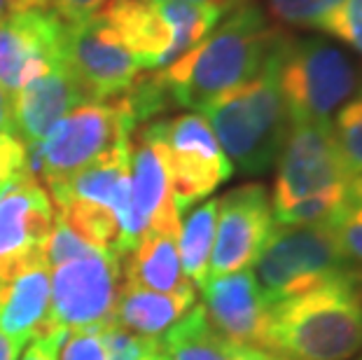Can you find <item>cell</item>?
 <instances>
[{
	"instance_id": "obj_39",
	"label": "cell",
	"mask_w": 362,
	"mask_h": 360,
	"mask_svg": "<svg viewBox=\"0 0 362 360\" xmlns=\"http://www.w3.org/2000/svg\"><path fill=\"white\" fill-rule=\"evenodd\" d=\"M143 360H166L164 356H161L159 347H157V339H152V342H150V347H148V351H145Z\"/></svg>"
},
{
	"instance_id": "obj_10",
	"label": "cell",
	"mask_w": 362,
	"mask_h": 360,
	"mask_svg": "<svg viewBox=\"0 0 362 360\" xmlns=\"http://www.w3.org/2000/svg\"><path fill=\"white\" fill-rule=\"evenodd\" d=\"M54 225L52 199L33 173L21 171L0 187V283L47 265Z\"/></svg>"
},
{
	"instance_id": "obj_18",
	"label": "cell",
	"mask_w": 362,
	"mask_h": 360,
	"mask_svg": "<svg viewBox=\"0 0 362 360\" xmlns=\"http://www.w3.org/2000/svg\"><path fill=\"white\" fill-rule=\"evenodd\" d=\"M80 103L87 98L64 61L12 94L14 132L26 145L40 143Z\"/></svg>"
},
{
	"instance_id": "obj_41",
	"label": "cell",
	"mask_w": 362,
	"mask_h": 360,
	"mask_svg": "<svg viewBox=\"0 0 362 360\" xmlns=\"http://www.w3.org/2000/svg\"><path fill=\"white\" fill-rule=\"evenodd\" d=\"M358 360H362V358H358Z\"/></svg>"
},
{
	"instance_id": "obj_3",
	"label": "cell",
	"mask_w": 362,
	"mask_h": 360,
	"mask_svg": "<svg viewBox=\"0 0 362 360\" xmlns=\"http://www.w3.org/2000/svg\"><path fill=\"white\" fill-rule=\"evenodd\" d=\"M288 33L250 82L218 96L202 110L227 159L245 175L267 173L276 164L290 132V117L279 87V64Z\"/></svg>"
},
{
	"instance_id": "obj_17",
	"label": "cell",
	"mask_w": 362,
	"mask_h": 360,
	"mask_svg": "<svg viewBox=\"0 0 362 360\" xmlns=\"http://www.w3.org/2000/svg\"><path fill=\"white\" fill-rule=\"evenodd\" d=\"M180 218L178 209L166 211L148 227L141 241L122 255V286L157 293H175L192 286L182 274L178 255Z\"/></svg>"
},
{
	"instance_id": "obj_11",
	"label": "cell",
	"mask_w": 362,
	"mask_h": 360,
	"mask_svg": "<svg viewBox=\"0 0 362 360\" xmlns=\"http://www.w3.org/2000/svg\"><path fill=\"white\" fill-rule=\"evenodd\" d=\"M274 229V209L264 185L248 182L218 199V222L208 279L250 269Z\"/></svg>"
},
{
	"instance_id": "obj_30",
	"label": "cell",
	"mask_w": 362,
	"mask_h": 360,
	"mask_svg": "<svg viewBox=\"0 0 362 360\" xmlns=\"http://www.w3.org/2000/svg\"><path fill=\"white\" fill-rule=\"evenodd\" d=\"M64 354L59 360H107L101 330H73L64 339Z\"/></svg>"
},
{
	"instance_id": "obj_2",
	"label": "cell",
	"mask_w": 362,
	"mask_h": 360,
	"mask_svg": "<svg viewBox=\"0 0 362 360\" xmlns=\"http://www.w3.org/2000/svg\"><path fill=\"white\" fill-rule=\"evenodd\" d=\"M262 349L288 360L356 358L362 351L358 281H329L272 302Z\"/></svg>"
},
{
	"instance_id": "obj_8",
	"label": "cell",
	"mask_w": 362,
	"mask_h": 360,
	"mask_svg": "<svg viewBox=\"0 0 362 360\" xmlns=\"http://www.w3.org/2000/svg\"><path fill=\"white\" fill-rule=\"evenodd\" d=\"M119 290L122 257L117 252L91 250L68 260L54 267L49 277L47 325L64 327L68 332L101 330L115 320Z\"/></svg>"
},
{
	"instance_id": "obj_9",
	"label": "cell",
	"mask_w": 362,
	"mask_h": 360,
	"mask_svg": "<svg viewBox=\"0 0 362 360\" xmlns=\"http://www.w3.org/2000/svg\"><path fill=\"white\" fill-rule=\"evenodd\" d=\"M272 209L274 218L306 197L341 187L351 180L332 132V122L290 124L279 152Z\"/></svg>"
},
{
	"instance_id": "obj_20",
	"label": "cell",
	"mask_w": 362,
	"mask_h": 360,
	"mask_svg": "<svg viewBox=\"0 0 362 360\" xmlns=\"http://www.w3.org/2000/svg\"><path fill=\"white\" fill-rule=\"evenodd\" d=\"M49 318V265L17 274L0 288V332L26 344Z\"/></svg>"
},
{
	"instance_id": "obj_13",
	"label": "cell",
	"mask_w": 362,
	"mask_h": 360,
	"mask_svg": "<svg viewBox=\"0 0 362 360\" xmlns=\"http://www.w3.org/2000/svg\"><path fill=\"white\" fill-rule=\"evenodd\" d=\"M64 61L87 101H110L127 94L143 71L98 17L68 24Z\"/></svg>"
},
{
	"instance_id": "obj_34",
	"label": "cell",
	"mask_w": 362,
	"mask_h": 360,
	"mask_svg": "<svg viewBox=\"0 0 362 360\" xmlns=\"http://www.w3.org/2000/svg\"><path fill=\"white\" fill-rule=\"evenodd\" d=\"M232 354H234V360H288V358L272 354V351H267V349L248 347V344H232Z\"/></svg>"
},
{
	"instance_id": "obj_24",
	"label": "cell",
	"mask_w": 362,
	"mask_h": 360,
	"mask_svg": "<svg viewBox=\"0 0 362 360\" xmlns=\"http://www.w3.org/2000/svg\"><path fill=\"white\" fill-rule=\"evenodd\" d=\"M349 269L362 281V173L353 175L337 213L327 220Z\"/></svg>"
},
{
	"instance_id": "obj_23",
	"label": "cell",
	"mask_w": 362,
	"mask_h": 360,
	"mask_svg": "<svg viewBox=\"0 0 362 360\" xmlns=\"http://www.w3.org/2000/svg\"><path fill=\"white\" fill-rule=\"evenodd\" d=\"M215 222H218V199L199 204L187 216L180 218L178 255L182 274L192 286L202 288L208 281L211 252L215 241Z\"/></svg>"
},
{
	"instance_id": "obj_7",
	"label": "cell",
	"mask_w": 362,
	"mask_h": 360,
	"mask_svg": "<svg viewBox=\"0 0 362 360\" xmlns=\"http://www.w3.org/2000/svg\"><path fill=\"white\" fill-rule=\"evenodd\" d=\"M164 152L171 194L180 216L232 178L234 166L222 152L211 124L199 112L145 122L138 127Z\"/></svg>"
},
{
	"instance_id": "obj_40",
	"label": "cell",
	"mask_w": 362,
	"mask_h": 360,
	"mask_svg": "<svg viewBox=\"0 0 362 360\" xmlns=\"http://www.w3.org/2000/svg\"><path fill=\"white\" fill-rule=\"evenodd\" d=\"M7 3H10V0H0V17L7 12Z\"/></svg>"
},
{
	"instance_id": "obj_27",
	"label": "cell",
	"mask_w": 362,
	"mask_h": 360,
	"mask_svg": "<svg viewBox=\"0 0 362 360\" xmlns=\"http://www.w3.org/2000/svg\"><path fill=\"white\" fill-rule=\"evenodd\" d=\"M339 0H264L267 12L283 26L315 28Z\"/></svg>"
},
{
	"instance_id": "obj_32",
	"label": "cell",
	"mask_w": 362,
	"mask_h": 360,
	"mask_svg": "<svg viewBox=\"0 0 362 360\" xmlns=\"http://www.w3.org/2000/svg\"><path fill=\"white\" fill-rule=\"evenodd\" d=\"M66 335L68 330H64V327L47 325L45 330H40L33 337L26 354L19 360H59V349H61V344H64Z\"/></svg>"
},
{
	"instance_id": "obj_16",
	"label": "cell",
	"mask_w": 362,
	"mask_h": 360,
	"mask_svg": "<svg viewBox=\"0 0 362 360\" xmlns=\"http://www.w3.org/2000/svg\"><path fill=\"white\" fill-rule=\"evenodd\" d=\"M96 17L143 71L173 64V30L159 0H107Z\"/></svg>"
},
{
	"instance_id": "obj_36",
	"label": "cell",
	"mask_w": 362,
	"mask_h": 360,
	"mask_svg": "<svg viewBox=\"0 0 362 360\" xmlns=\"http://www.w3.org/2000/svg\"><path fill=\"white\" fill-rule=\"evenodd\" d=\"M21 347H24L21 342L10 339L7 335L0 332V360H17Z\"/></svg>"
},
{
	"instance_id": "obj_1",
	"label": "cell",
	"mask_w": 362,
	"mask_h": 360,
	"mask_svg": "<svg viewBox=\"0 0 362 360\" xmlns=\"http://www.w3.org/2000/svg\"><path fill=\"white\" fill-rule=\"evenodd\" d=\"M281 37L283 30L269 24L264 10L248 0L194 50L157 73L173 105L202 112L218 96L255 78Z\"/></svg>"
},
{
	"instance_id": "obj_21",
	"label": "cell",
	"mask_w": 362,
	"mask_h": 360,
	"mask_svg": "<svg viewBox=\"0 0 362 360\" xmlns=\"http://www.w3.org/2000/svg\"><path fill=\"white\" fill-rule=\"evenodd\" d=\"M197 302L194 286L175 290V293H157V290L131 288L122 286L117 306H115V320L124 330L150 337L164 335L168 327H173Z\"/></svg>"
},
{
	"instance_id": "obj_33",
	"label": "cell",
	"mask_w": 362,
	"mask_h": 360,
	"mask_svg": "<svg viewBox=\"0 0 362 360\" xmlns=\"http://www.w3.org/2000/svg\"><path fill=\"white\" fill-rule=\"evenodd\" d=\"M105 3L107 0H52V10L66 24H82V21L96 17Z\"/></svg>"
},
{
	"instance_id": "obj_4",
	"label": "cell",
	"mask_w": 362,
	"mask_h": 360,
	"mask_svg": "<svg viewBox=\"0 0 362 360\" xmlns=\"http://www.w3.org/2000/svg\"><path fill=\"white\" fill-rule=\"evenodd\" d=\"M279 87L290 124L332 122L362 87L358 61L327 37H290L283 45Z\"/></svg>"
},
{
	"instance_id": "obj_5",
	"label": "cell",
	"mask_w": 362,
	"mask_h": 360,
	"mask_svg": "<svg viewBox=\"0 0 362 360\" xmlns=\"http://www.w3.org/2000/svg\"><path fill=\"white\" fill-rule=\"evenodd\" d=\"M136 129L127 96L110 101H87L73 108L40 143L26 145L28 173L52 190L105 155Z\"/></svg>"
},
{
	"instance_id": "obj_37",
	"label": "cell",
	"mask_w": 362,
	"mask_h": 360,
	"mask_svg": "<svg viewBox=\"0 0 362 360\" xmlns=\"http://www.w3.org/2000/svg\"><path fill=\"white\" fill-rule=\"evenodd\" d=\"M52 0H10L7 10L10 12H24V10H47Z\"/></svg>"
},
{
	"instance_id": "obj_35",
	"label": "cell",
	"mask_w": 362,
	"mask_h": 360,
	"mask_svg": "<svg viewBox=\"0 0 362 360\" xmlns=\"http://www.w3.org/2000/svg\"><path fill=\"white\" fill-rule=\"evenodd\" d=\"M0 134H17L12 117V94L0 84Z\"/></svg>"
},
{
	"instance_id": "obj_22",
	"label": "cell",
	"mask_w": 362,
	"mask_h": 360,
	"mask_svg": "<svg viewBox=\"0 0 362 360\" xmlns=\"http://www.w3.org/2000/svg\"><path fill=\"white\" fill-rule=\"evenodd\" d=\"M157 347L166 360H234L232 342L211 325L202 304H194L178 323L157 337Z\"/></svg>"
},
{
	"instance_id": "obj_29",
	"label": "cell",
	"mask_w": 362,
	"mask_h": 360,
	"mask_svg": "<svg viewBox=\"0 0 362 360\" xmlns=\"http://www.w3.org/2000/svg\"><path fill=\"white\" fill-rule=\"evenodd\" d=\"M101 339L107 360H143L145 351L150 347V337L134 335L119 327L117 323H110L101 327Z\"/></svg>"
},
{
	"instance_id": "obj_6",
	"label": "cell",
	"mask_w": 362,
	"mask_h": 360,
	"mask_svg": "<svg viewBox=\"0 0 362 360\" xmlns=\"http://www.w3.org/2000/svg\"><path fill=\"white\" fill-rule=\"evenodd\" d=\"M255 277L269 302L318 288L339 279H360L349 269L327 222L274 225L255 260Z\"/></svg>"
},
{
	"instance_id": "obj_42",
	"label": "cell",
	"mask_w": 362,
	"mask_h": 360,
	"mask_svg": "<svg viewBox=\"0 0 362 360\" xmlns=\"http://www.w3.org/2000/svg\"><path fill=\"white\" fill-rule=\"evenodd\" d=\"M0 187H3V185H0Z\"/></svg>"
},
{
	"instance_id": "obj_26",
	"label": "cell",
	"mask_w": 362,
	"mask_h": 360,
	"mask_svg": "<svg viewBox=\"0 0 362 360\" xmlns=\"http://www.w3.org/2000/svg\"><path fill=\"white\" fill-rule=\"evenodd\" d=\"M315 28L362 57V0H339Z\"/></svg>"
},
{
	"instance_id": "obj_38",
	"label": "cell",
	"mask_w": 362,
	"mask_h": 360,
	"mask_svg": "<svg viewBox=\"0 0 362 360\" xmlns=\"http://www.w3.org/2000/svg\"><path fill=\"white\" fill-rule=\"evenodd\" d=\"M197 3H218V5L225 7L227 12H232V10H236L238 5L248 3V0H197Z\"/></svg>"
},
{
	"instance_id": "obj_28",
	"label": "cell",
	"mask_w": 362,
	"mask_h": 360,
	"mask_svg": "<svg viewBox=\"0 0 362 360\" xmlns=\"http://www.w3.org/2000/svg\"><path fill=\"white\" fill-rule=\"evenodd\" d=\"M91 250H98V248L89 246L87 241L80 239V236L75 234L73 229L57 216V213H54L52 234L47 239V265L59 267V265L68 262V260L87 255V252H91Z\"/></svg>"
},
{
	"instance_id": "obj_25",
	"label": "cell",
	"mask_w": 362,
	"mask_h": 360,
	"mask_svg": "<svg viewBox=\"0 0 362 360\" xmlns=\"http://www.w3.org/2000/svg\"><path fill=\"white\" fill-rule=\"evenodd\" d=\"M332 132L351 178L362 173V87L337 110Z\"/></svg>"
},
{
	"instance_id": "obj_31",
	"label": "cell",
	"mask_w": 362,
	"mask_h": 360,
	"mask_svg": "<svg viewBox=\"0 0 362 360\" xmlns=\"http://www.w3.org/2000/svg\"><path fill=\"white\" fill-rule=\"evenodd\" d=\"M28 150L17 134H0V185L26 171Z\"/></svg>"
},
{
	"instance_id": "obj_15",
	"label": "cell",
	"mask_w": 362,
	"mask_h": 360,
	"mask_svg": "<svg viewBox=\"0 0 362 360\" xmlns=\"http://www.w3.org/2000/svg\"><path fill=\"white\" fill-rule=\"evenodd\" d=\"M202 290V306L215 330L232 344H248V347L262 349L272 302L262 293L255 272L241 269L208 279Z\"/></svg>"
},
{
	"instance_id": "obj_14",
	"label": "cell",
	"mask_w": 362,
	"mask_h": 360,
	"mask_svg": "<svg viewBox=\"0 0 362 360\" xmlns=\"http://www.w3.org/2000/svg\"><path fill=\"white\" fill-rule=\"evenodd\" d=\"M171 209H175V204L164 152L157 141L136 127L129 141V220L122 232L117 255H127L152 222Z\"/></svg>"
},
{
	"instance_id": "obj_12",
	"label": "cell",
	"mask_w": 362,
	"mask_h": 360,
	"mask_svg": "<svg viewBox=\"0 0 362 360\" xmlns=\"http://www.w3.org/2000/svg\"><path fill=\"white\" fill-rule=\"evenodd\" d=\"M68 24L54 10H24L0 17V84L14 94L66 59Z\"/></svg>"
},
{
	"instance_id": "obj_19",
	"label": "cell",
	"mask_w": 362,
	"mask_h": 360,
	"mask_svg": "<svg viewBox=\"0 0 362 360\" xmlns=\"http://www.w3.org/2000/svg\"><path fill=\"white\" fill-rule=\"evenodd\" d=\"M129 141L131 136L87 164L82 171L71 175L66 182L52 187L47 192L52 204L78 202L110 211L117 216L122 232H124L129 220Z\"/></svg>"
}]
</instances>
